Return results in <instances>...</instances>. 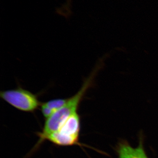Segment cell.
Returning <instances> with one entry per match:
<instances>
[{
	"label": "cell",
	"instance_id": "8992f818",
	"mask_svg": "<svg viewBox=\"0 0 158 158\" xmlns=\"http://www.w3.org/2000/svg\"><path fill=\"white\" fill-rule=\"evenodd\" d=\"M40 109H41V112L45 118H48L50 117L54 113L53 110H51L50 109L47 107L43 103H41V106H40Z\"/></svg>",
	"mask_w": 158,
	"mask_h": 158
},
{
	"label": "cell",
	"instance_id": "277c9868",
	"mask_svg": "<svg viewBox=\"0 0 158 158\" xmlns=\"http://www.w3.org/2000/svg\"><path fill=\"white\" fill-rule=\"evenodd\" d=\"M117 158H148L141 138L137 147H133L127 141H121L116 147Z\"/></svg>",
	"mask_w": 158,
	"mask_h": 158
},
{
	"label": "cell",
	"instance_id": "52a82bcc",
	"mask_svg": "<svg viewBox=\"0 0 158 158\" xmlns=\"http://www.w3.org/2000/svg\"><path fill=\"white\" fill-rule=\"evenodd\" d=\"M72 0H67V2L65 3V5L63 6V7L61 8L60 9H62V10L60 11H62V10H64V11H66V13H67V11H69L70 10V4L71 3Z\"/></svg>",
	"mask_w": 158,
	"mask_h": 158
},
{
	"label": "cell",
	"instance_id": "6da1fadb",
	"mask_svg": "<svg viewBox=\"0 0 158 158\" xmlns=\"http://www.w3.org/2000/svg\"><path fill=\"white\" fill-rule=\"evenodd\" d=\"M96 73L92 72L90 76L85 79L80 90L71 97L68 98L65 106L57 110L48 118H47L42 132L40 133L39 144L45 140L48 136L56 131L65 120L77 112L79 106L85 94L93 85L94 80Z\"/></svg>",
	"mask_w": 158,
	"mask_h": 158
},
{
	"label": "cell",
	"instance_id": "3957f363",
	"mask_svg": "<svg viewBox=\"0 0 158 158\" xmlns=\"http://www.w3.org/2000/svg\"><path fill=\"white\" fill-rule=\"evenodd\" d=\"M81 130V118L77 112L73 114L65 121L59 130L46 138L56 145L70 146L78 142Z\"/></svg>",
	"mask_w": 158,
	"mask_h": 158
},
{
	"label": "cell",
	"instance_id": "7a4b0ae2",
	"mask_svg": "<svg viewBox=\"0 0 158 158\" xmlns=\"http://www.w3.org/2000/svg\"><path fill=\"white\" fill-rule=\"evenodd\" d=\"M0 97L13 107L23 112H34L41 104L37 94L20 85L15 89L1 91Z\"/></svg>",
	"mask_w": 158,
	"mask_h": 158
},
{
	"label": "cell",
	"instance_id": "5b68a950",
	"mask_svg": "<svg viewBox=\"0 0 158 158\" xmlns=\"http://www.w3.org/2000/svg\"><path fill=\"white\" fill-rule=\"evenodd\" d=\"M67 98H57L48 101L44 102L43 104L47 107L53 110L55 113L57 110L61 109L68 101Z\"/></svg>",
	"mask_w": 158,
	"mask_h": 158
}]
</instances>
